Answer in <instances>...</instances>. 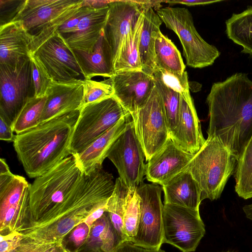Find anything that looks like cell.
Returning <instances> with one entry per match:
<instances>
[{
  "mask_svg": "<svg viewBox=\"0 0 252 252\" xmlns=\"http://www.w3.org/2000/svg\"><path fill=\"white\" fill-rule=\"evenodd\" d=\"M206 103L208 136L218 137L237 161L252 136V81L237 73L215 83Z\"/></svg>",
  "mask_w": 252,
  "mask_h": 252,
  "instance_id": "6da1fadb",
  "label": "cell"
},
{
  "mask_svg": "<svg viewBox=\"0 0 252 252\" xmlns=\"http://www.w3.org/2000/svg\"><path fill=\"white\" fill-rule=\"evenodd\" d=\"M80 110L66 113L15 135L13 146L28 176L35 178L71 155L69 146Z\"/></svg>",
  "mask_w": 252,
  "mask_h": 252,
  "instance_id": "7a4b0ae2",
  "label": "cell"
},
{
  "mask_svg": "<svg viewBox=\"0 0 252 252\" xmlns=\"http://www.w3.org/2000/svg\"><path fill=\"white\" fill-rule=\"evenodd\" d=\"M71 155L30 184L29 210L17 231L28 240L44 228L85 176Z\"/></svg>",
  "mask_w": 252,
  "mask_h": 252,
  "instance_id": "3957f363",
  "label": "cell"
},
{
  "mask_svg": "<svg viewBox=\"0 0 252 252\" xmlns=\"http://www.w3.org/2000/svg\"><path fill=\"white\" fill-rule=\"evenodd\" d=\"M114 188L112 175L102 167L85 175L48 224L24 241L37 243H63L64 237L75 226L107 203Z\"/></svg>",
  "mask_w": 252,
  "mask_h": 252,
  "instance_id": "277c9868",
  "label": "cell"
},
{
  "mask_svg": "<svg viewBox=\"0 0 252 252\" xmlns=\"http://www.w3.org/2000/svg\"><path fill=\"white\" fill-rule=\"evenodd\" d=\"M237 160L215 135L208 136L199 151L189 162L187 170L197 183L201 201L220 198L236 166Z\"/></svg>",
  "mask_w": 252,
  "mask_h": 252,
  "instance_id": "5b68a950",
  "label": "cell"
},
{
  "mask_svg": "<svg viewBox=\"0 0 252 252\" xmlns=\"http://www.w3.org/2000/svg\"><path fill=\"white\" fill-rule=\"evenodd\" d=\"M83 2L84 0H24L13 21H21L31 36L32 54L70 18Z\"/></svg>",
  "mask_w": 252,
  "mask_h": 252,
  "instance_id": "8992f818",
  "label": "cell"
},
{
  "mask_svg": "<svg viewBox=\"0 0 252 252\" xmlns=\"http://www.w3.org/2000/svg\"><path fill=\"white\" fill-rule=\"evenodd\" d=\"M156 11L166 27L178 36L187 65L201 68L213 64L220 53L216 47L201 37L194 27L192 15L187 8L165 7Z\"/></svg>",
  "mask_w": 252,
  "mask_h": 252,
  "instance_id": "52a82bcc",
  "label": "cell"
},
{
  "mask_svg": "<svg viewBox=\"0 0 252 252\" xmlns=\"http://www.w3.org/2000/svg\"><path fill=\"white\" fill-rule=\"evenodd\" d=\"M127 114L114 96L83 105L70 140L71 155L81 153Z\"/></svg>",
  "mask_w": 252,
  "mask_h": 252,
  "instance_id": "ba28073f",
  "label": "cell"
},
{
  "mask_svg": "<svg viewBox=\"0 0 252 252\" xmlns=\"http://www.w3.org/2000/svg\"><path fill=\"white\" fill-rule=\"evenodd\" d=\"M33 96L30 57L14 65L0 64V118L13 127L21 110Z\"/></svg>",
  "mask_w": 252,
  "mask_h": 252,
  "instance_id": "9c48e42d",
  "label": "cell"
},
{
  "mask_svg": "<svg viewBox=\"0 0 252 252\" xmlns=\"http://www.w3.org/2000/svg\"><path fill=\"white\" fill-rule=\"evenodd\" d=\"M130 117V115L125 131L111 146L107 158L115 166L125 185L134 191L143 183L145 175V155Z\"/></svg>",
  "mask_w": 252,
  "mask_h": 252,
  "instance_id": "30bf717a",
  "label": "cell"
},
{
  "mask_svg": "<svg viewBox=\"0 0 252 252\" xmlns=\"http://www.w3.org/2000/svg\"><path fill=\"white\" fill-rule=\"evenodd\" d=\"M205 234L199 210L164 204L163 243L170 244L183 252H192Z\"/></svg>",
  "mask_w": 252,
  "mask_h": 252,
  "instance_id": "8fae6325",
  "label": "cell"
},
{
  "mask_svg": "<svg viewBox=\"0 0 252 252\" xmlns=\"http://www.w3.org/2000/svg\"><path fill=\"white\" fill-rule=\"evenodd\" d=\"M130 116L148 161L170 137L161 97L156 86L145 105Z\"/></svg>",
  "mask_w": 252,
  "mask_h": 252,
  "instance_id": "7c38bea8",
  "label": "cell"
},
{
  "mask_svg": "<svg viewBox=\"0 0 252 252\" xmlns=\"http://www.w3.org/2000/svg\"><path fill=\"white\" fill-rule=\"evenodd\" d=\"M161 186L142 183L136 189L139 197L140 218L134 244L147 248L160 249L163 244V209Z\"/></svg>",
  "mask_w": 252,
  "mask_h": 252,
  "instance_id": "4fadbf2b",
  "label": "cell"
},
{
  "mask_svg": "<svg viewBox=\"0 0 252 252\" xmlns=\"http://www.w3.org/2000/svg\"><path fill=\"white\" fill-rule=\"evenodd\" d=\"M32 54L54 81L66 83L85 79L72 50L58 31Z\"/></svg>",
  "mask_w": 252,
  "mask_h": 252,
  "instance_id": "5bb4252c",
  "label": "cell"
},
{
  "mask_svg": "<svg viewBox=\"0 0 252 252\" xmlns=\"http://www.w3.org/2000/svg\"><path fill=\"white\" fill-rule=\"evenodd\" d=\"M109 81L113 96L130 115L145 105L155 87L153 76L142 70L119 71Z\"/></svg>",
  "mask_w": 252,
  "mask_h": 252,
  "instance_id": "9a60e30c",
  "label": "cell"
},
{
  "mask_svg": "<svg viewBox=\"0 0 252 252\" xmlns=\"http://www.w3.org/2000/svg\"><path fill=\"white\" fill-rule=\"evenodd\" d=\"M103 30L104 39L110 50L114 66L121 50L139 17L142 7L136 0H111Z\"/></svg>",
  "mask_w": 252,
  "mask_h": 252,
  "instance_id": "2e32d148",
  "label": "cell"
},
{
  "mask_svg": "<svg viewBox=\"0 0 252 252\" xmlns=\"http://www.w3.org/2000/svg\"><path fill=\"white\" fill-rule=\"evenodd\" d=\"M194 155L184 151L169 137L146 164V178L153 183L162 186L187 170Z\"/></svg>",
  "mask_w": 252,
  "mask_h": 252,
  "instance_id": "e0dca14e",
  "label": "cell"
},
{
  "mask_svg": "<svg viewBox=\"0 0 252 252\" xmlns=\"http://www.w3.org/2000/svg\"><path fill=\"white\" fill-rule=\"evenodd\" d=\"M46 97L41 123L66 113L80 110L83 105L84 80L66 83L53 81Z\"/></svg>",
  "mask_w": 252,
  "mask_h": 252,
  "instance_id": "ac0fdd59",
  "label": "cell"
},
{
  "mask_svg": "<svg viewBox=\"0 0 252 252\" xmlns=\"http://www.w3.org/2000/svg\"><path fill=\"white\" fill-rule=\"evenodd\" d=\"M109 11L108 4L92 6L79 22L75 32L64 38L72 50L92 52L103 33Z\"/></svg>",
  "mask_w": 252,
  "mask_h": 252,
  "instance_id": "d6986e66",
  "label": "cell"
},
{
  "mask_svg": "<svg viewBox=\"0 0 252 252\" xmlns=\"http://www.w3.org/2000/svg\"><path fill=\"white\" fill-rule=\"evenodd\" d=\"M32 38L22 22L15 21L0 26V64L15 65L30 58Z\"/></svg>",
  "mask_w": 252,
  "mask_h": 252,
  "instance_id": "ffe728a7",
  "label": "cell"
},
{
  "mask_svg": "<svg viewBox=\"0 0 252 252\" xmlns=\"http://www.w3.org/2000/svg\"><path fill=\"white\" fill-rule=\"evenodd\" d=\"M142 8L144 22L141 33L139 54L142 70L153 76L156 68L155 44L162 23L155 11L162 1H137Z\"/></svg>",
  "mask_w": 252,
  "mask_h": 252,
  "instance_id": "44dd1931",
  "label": "cell"
},
{
  "mask_svg": "<svg viewBox=\"0 0 252 252\" xmlns=\"http://www.w3.org/2000/svg\"><path fill=\"white\" fill-rule=\"evenodd\" d=\"M170 137L184 151L192 155L196 154L204 144L206 140L193 101L189 103L181 96L179 122Z\"/></svg>",
  "mask_w": 252,
  "mask_h": 252,
  "instance_id": "7402d4cb",
  "label": "cell"
},
{
  "mask_svg": "<svg viewBox=\"0 0 252 252\" xmlns=\"http://www.w3.org/2000/svg\"><path fill=\"white\" fill-rule=\"evenodd\" d=\"M129 115L128 113L122 117L81 153L74 155L78 165L85 175L90 174L95 170L102 167V163L107 158L110 148L125 131Z\"/></svg>",
  "mask_w": 252,
  "mask_h": 252,
  "instance_id": "603a6c76",
  "label": "cell"
},
{
  "mask_svg": "<svg viewBox=\"0 0 252 252\" xmlns=\"http://www.w3.org/2000/svg\"><path fill=\"white\" fill-rule=\"evenodd\" d=\"M164 204L199 210L201 202L200 188L190 173L182 171L162 186Z\"/></svg>",
  "mask_w": 252,
  "mask_h": 252,
  "instance_id": "cb8c5ba5",
  "label": "cell"
},
{
  "mask_svg": "<svg viewBox=\"0 0 252 252\" xmlns=\"http://www.w3.org/2000/svg\"><path fill=\"white\" fill-rule=\"evenodd\" d=\"M72 51L85 79L98 76L110 78L114 74L111 53L104 39L103 33L92 52L87 53L78 50Z\"/></svg>",
  "mask_w": 252,
  "mask_h": 252,
  "instance_id": "d4e9b609",
  "label": "cell"
},
{
  "mask_svg": "<svg viewBox=\"0 0 252 252\" xmlns=\"http://www.w3.org/2000/svg\"><path fill=\"white\" fill-rule=\"evenodd\" d=\"M123 242L105 212L94 222L86 241L76 252H114Z\"/></svg>",
  "mask_w": 252,
  "mask_h": 252,
  "instance_id": "484cf974",
  "label": "cell"
},
{
  "mask_svg": "<svg viewBox=\"0 0 252 252\" xmlns=\"http://www.w3.org/2000/svg\"><path fill=\"white\" fill-rule=\"evenodd\" d=\"M143 22L144 13L142 8L139 17L121 50L114 66L115 73L121 70H142L139 58V47Z\"/></svg>",
  "mask_w": 252,
  "mask_h": 252,
  "instance_id": "4316f807",
  "label": "cell"
},
{
  "mask_svg": "<svg viewBox=\"0 0 252 252\" xmlns=\"http://www.w3.org/2000/svg\"><path fill=\"white\" fill-rule=\"evenodd\" d=\"M225 24L227 37L243 47L242 53L252 57V6H248L240 13L233 14Z\"/></svg>",
  "mask_w": 252,
  "mask_h": 252,
  "instance_id": "83f0119b",
  "label": "cell"
},
{
  "mask_svg": "<svg viewBox=\"0 0 252 252\" xmlns=\"http://www.w3.org/2000/svg\"><path fill=\"white\" fill-rule=\"evenodd\" d=\"M156 67L182 74L185 65L179 51L173 42L161 32L155 41Z\"/></svg>",
  "mask_w": 252,
  "mask_h": 252,
  "instance_id": "f1b7e54d",
  "label": "cell"
},
{
  "mask_svg": "<svg viewBox=\"0 0 252 252\" xmlns=\"http://www.w3.org/2000/svg\"><path fill=\"white\" fill-rule=\"evenodd\" d=\"M129 189L120 177L115 182L113 193L108 200L106 212L110 220L123 241L126 240L124 229L123 219Z\"/></svg>",
  "mask_w": 252,
  "mask_h": 252,
  "instance_id": "f546056e",
  "label": "cell"
},
{
  "mask_svg": "<svg viewBox=\"0 0 252 252\" xmlns=\"http://www.w3.org/2000/svg\"><path fill=\"white\" fill-rule=\"evenodd\" d=\"M234 177L238 196L252 198V136L237 161Z\"/></svg>",
  "mask_w": 252,
  "mask_h": 252,
  "instance_id": "4dcf8cb0",
  "label": "cell"
},
{
  "mask_svg": "<svg viewBox=\"0 0 252 252\" xmlns=\"http://www.w3.org/2000/svg\"><path fill=\"white\" fill-rule=\"evenodd\" d=\"M46 96L30 98L25 104L13 126L14 132L19 134L41 123L42 112L46 103Z\"/></svg>",
  "mask_w": 252,
  "mask_h": 252,
  "instance_id": "1f68e13d",
  "label": "cell"
},
{
  "mask_svg": "<svg viewBox=\"0 0 252 252\" xmlns=\"http://www.w3.org/2000/svg\"><path fill=\"white\" fill-rule=\"evenodd\" d=\"M155 86L161 97L167 126L170 136L175 129L180 118L181 96L158 80L155 79Z\"/></svg>",
  "mask_w": 252,
  "mask_h": 252,
  "instance_id": "d6a6232c",
  "label": "cell"
},
{
  "mask_svg": "<svg viewBox=\"0 0 252 252\" xmlns=\"http://www.w3.org/2000/svg\"><path fill=\"white\" fill-rule=\"evenodd\" d=\"M153 76L155 79L179 94L187 102L193 101L189 93L188 75L186 71L180 74L156 67Z\"/></svg>",
  "mask_w": 252,
  "mask_h": 252,
  "instance_id": "836d02e7",
  "label": "cell"
},
{
  "mask_svg": "<svg viewBox=\"0 0 252 252\" xmlns=\"http://www.w3.org/2000/svg\"><path fill=\"white\" fill-rule=\"evenodd\" d=\"M140 218L139 197L136 190L130 191L125 209L123 219L124 229L126 240L132 241L138 227Z\"/></svg>",
  "mask_w": 252,
  "mask_h": 252,
  "instance_id": "e575fe53",
  "label": "cell"
},
{
  "mask_svg": "<svg viewBox=\"0 0 252 252\" xmlns=\"http://www.w3.org/2000/svg\"><path fill=\"white\" fill-rule=\"evenodd\" d=\"M113 88L109 79L97 81L92 79L84 80L83 105L113 96Z\"/></svg>",
  "mask_w": 252,
  "mask_h": 252,
  "instance_id": "d590c367",
  "label": "cell"
},
{
  "mask_svg": "<svg viewBox=\"0 0 252 252\" xmlns=\"http://www.w3.org/2000/svg\"><path fill=\"white\" fill-rule=\"evenodd\" d=\"M34 97L46 96V93L53 80L40 61L33 54L30 56Z\"/></svg>",
  "mask_w": 252,
  "mask_h": 252,
  "instance_id": "8d00e7d4",
  "label": "cell"
},
{
  "mask_svg": "<svg viewBox=\"0 0 252 252\" xmlns=\"http://www.w3.org/2000/svg\"><path fill=\"white\" fill-rule=\"evenodd\" d=\"M12 252H69L62 242L37 243L22 241L20 245Z\"/></svg>",
  "mask_w": 252,
  "mask_h": 252,
  "instance_id": "74e56055",
  "label": "cell"
},
{
  "mask_svg": "<svg viewBox=\"0 0 252 252\" xmlns=\"http://www.w3.org/2000/svg\"><path fill=\"white\" fill-rule=\"evenodd\" d=\"M90 232V228L85 222L80 223L68 233L70 237L66 242L67 246L65 248L68 251V248H71V252H73L74 249L75 252H76L86 241Z\"/></svg>",
  "mask_w": 252,
  "mask_h": 252,
  "instance_id": "f35d334b",
  "label": "cell"
},
{
  "mask_svg": "<svg viewBox=\"0 0 252 252\" xmlns=\"http://www.w3.org/2000/svg\"><path fill=\"white\" fill-rule=\"evenodd\" d=\"M92 6L85 3L84 0L82 6L75 13L66 21L58 30L63 38L74 33L82 18L90 10Z\"/></svg>",
  "mask_w": 252,
  "mask_h": 252,
  "instance_id": "ab89813d",
  "label": "cell"
},
{
  "mask_svg": "<svg viewBox=\"0 0 252 252\" xmlns=\"http://www.w3.org/2000/svg\"><path fill=\"white\" fill-rule=\"evenodd\" d=\"M24 0H0V26L13 21Z\"/></svg>",
  "mask_w": 252,
  "mask_h": 252,
  "instance_id": "60d3db41",
  "label": "cell"
},
{
  "mask_svg": "<svg viewBox=\"0 0 252 252\" xmlns=\"http://www.w3.org/2000/svg\"><path fill=\"white\" fill-rule=\"evenodd\" d=\"M0 252H12L21 244L23 234L14 230L5 235L0 234Z\"/></svg>",
  "mask_w": 252,
  "mask_h": 252,
  "instance_id": "b9f144b4",
  "label": "cell"
},
{
  "mask_svg": "<svg viewBox=\"0 0 252 252\" xmlns=\"http://www.w3.org/2000/svg\"><path fill=\"white\" fill-rule=\"evenodd\" d=\"M114 252H165L161 249L147 248L136 245L130 241L123 242Z\"/></svg>",
  "mask_w": 252,
  "mask_h": 252,
  "instance_id": "7bdbcfd3",
  "label": "cell"
},
{
  "mask_svg": "<svg viewBox=\"0 0 252 252\" xmlns=\"http://www.w3.org/2000/svg\"><path fill=\"white\" fill-rule=\"evenodd\" d=\"M13 127L8 125L1 118H0V139L2 141L13 142L15 135L13 133Z\"/></svg>",
  "mask_w": 252,
  "mask_h": 252,
  "instance_id": "ee69618b",
  "label": "cell"
},
{
  "mask_svg": "<svg viewBox=\"0 0 252 252\" xmlns=\"http://www.w3.org/2000/svg\"><path fill=\"white\" fill-rule=\"evenodd\" d=\"M106 205L107 203L96 209L84 220V222L88 225L90 229H91L94 222L100 218L104 213L106 212Z\"/></svg>",
  "mask_w": 252,
  "mask_h": 252,
  "instance_id": "f6af8a7d",
  "label": "cell"
},
{
  "mask_svg": "<svg viewBox=\"0 0 252 252\" xmlns=\"http://www.w3.org/2000/svg\"><path fill=\"white\" fill-rule=\"evenodd\" d=\"M221 0H170L163 1L168 3L170 4H182L188 6H194L198 5H205L211 4L215 2H220Z\"/></svg>",
  "mask_w": 252,
  "mask_h": 252,
  "instance_id": "bcb514c9",
  "label": "cell"
},
{
  "mask_svg": "<svg viewBox=\"0 0 252 252\" xmlns=\"http://www.w3.org/2000/svg\"><path fill=\"white\" fill-rule=\"evenodd\" d=\"M243 210L246 217L252 220V204L244 206Z\"/></svg>",
  "mask_w": 252,
  "mask_h": 252,
  "instance_id": "7dc6e473",
  "label": "cell"
}]
</instances>
